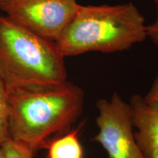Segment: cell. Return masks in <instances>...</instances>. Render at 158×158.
<instances>
[{"label":"cell","mask_w":158,"mask_h":158,"mask_svg":"<svg viewBox=\"0 0 158 158\" xmlns=\"http://www.w3.org/2000/svg\"><path fill=\"white\" fill-rule=\"evenodd\" d=\"M11 140L35 154L53 135L68 131L81 115L84 90L73 83L24 84L6 89Z\"/></svg>","instance_id":"cell-1"},{"label":"cell","mask_w":158,"mask_h":158,"mask_svg":"<svg viewBox=\"0 0 158 158\" xmlns=\"http://www.w3.org/2000/svg\"><path fill=\"white\" fill-rule=\"evenodd\" d=\"M147 38L145 19L132 2L81 5L56 41L63 56L127 50Z\"/></svg>","instance_id":"cell-2"},{"label":"cell","mask_w":158,"mask_h":158,"mask_svg":"<svg viewBox=\"0 0 158 158\" xmlns=\"http://www.w3.org/2000/svg\"><path fill=\"white\" fill-rule=\"evenodd\" d=\"M64 57L56 43L0 16V78L6 89L67 81Z\"/></svg>","instance_id":"cell-3"},{"label":"cell","mask_w":158,"mask_h":158,"mask_svg":"<svg viewBox=\"0 0 158 158\" xmlns=\"http://www.w3.org/2000/svg\"><path fill=\"white\" fill-rule=\"evenodd\" d=\"M80 7L76 0H5L0 9L21 27L56 42Z\"/></svg>","instance_id":"cell-4"},{"label":"cell","mask_w":158,"mask_h":158,"mask_svg":"<svg viewBox=\"0 0 158 158\" xmlns=\"http://www.w3.org/2000/svg\"><path fill=\"white\" fill-rule=\"evenodd\" d=\"M96 124L98 133L92 141L105 149L108 158H145L136 142L128 102L114 93L109 99H100Z\"/></svg>","instance_id":"cell-5"},{"label":"cell","mask_w":158,"mask_h":158,"mask_svg":"<svg viewBox=\"0 0 158 158\" xmlns=\"http://www.w3.org/2000/svg\"><path fill=\"white\" fill-rule=\"evenodd\" d=\"M128 103L142 154L145 158H158V102H147L144 97L134 94Z\"/></svg>","instance_id":"cell-6"},{"label":"cell","mask_w":158,"mask_h":158,"mask_svg":"<svg viewBox=\"0 0 158 158\" xmlns=\"http://www.w3.org/2000/svg\"><path fill=\"white\" fill-rule=\"evenodd\" d=\"M81 127L48 140L43 147L48 152L47 158H84V148L79 139Z\"/></svg>","instance_id":"cell-7"},{"label":"cell","mask_w":158,"mask_h":158,"mask_svg":"<svg viewBox=\"0 0 158 158\" xmlns=\"http://www.w3.org/2000/svg\"><path fill=\"white\" fill-rule=\"evenodd\" d=\"M7 92L0 78V147L11 139L9 133Z\"/></svg>","instance_id":"cell-8"},{"label":"cell","mask_w":158,"mask_h":158,"mask_svg":"<svg viewBox=\"0 0 158 158\" xmlns=\"http://www.w3.org/2000/svg\"><path fill=\"white\" fill-rule=\"evenodd\" d=\"M6 158H34L35 154L23 144L10 140L2 145Z\"/></svg>","instance_id":"cell-9"},{"label":"cell","mask_w":158,"mask_h":158,"mask_svg":"<svg viewBox=\"0 0 158 158\" xmlns=\"http://www.w3.org/2000/svg\"><path fill=\"white\" fill-rule=\"evenodd\" d=\"M156 6L157 15L151 24L147 25V38H149L154 44L158 45V0H153Z\"/></svg>","instance_id":"cell-10"},{"label":"cell","mask_w":158,"mask_h":158,"mask_svg":"<svg viewBox=\"0 0 158 158\" xmlns=\"http://www.w3.org/2000/svg\"><path fill=\"white\" fill-rule=\"evenodd\" d=\"M144 98L147 102H158V73L149 91Z\"/></svg>","instance_id":"cell-11"},{"label":"cell","mask_w":158,"mask_h":158,"mask_svg":"<svg viewBox=\"0 0 158 158\" xmlns=\"http://www.w3.org/2000/svg\"><path fill=\"white\" fill-rule=\"evenodd\" d=\"M0 158H6L5 153V151H4L2 146L0 147Z\"/></svg>","instance_id":"cell-12"},{"label":"cell","mask_w":158,"mask_h":158,"mask_svg":"<svg viewBox=\"0 0 158 158\" xmlns=\"http://www.w3.org/2000/svg\"><path fill=\"white\" fill-rule=\"evenodd\" d=\"M3 1H5V0H0V3H1V2H2Z\"/></svg>","instance_id":"cell-13"}]
</instances>
